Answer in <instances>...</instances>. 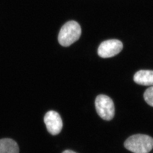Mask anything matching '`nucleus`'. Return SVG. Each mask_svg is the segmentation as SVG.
Wrapping results in <instances>:
<instances>
[{
  "label": "nucleus",
  "mask_w": 153,
  "mask_h": 153,
  "mask_svg": "<svg viewBox=\"0 0 153 153\" xmlns=\"http://www.w3.org/2000/svg\"><path fill=\"white\" fill-rule=\"evenodd\" d=\"M133 79L136 83L140 85L153 86V71H139L134 74Z\"/></svg>",
  "instance_id": "423d86ee"
},
{
  "label": "nucleus",
  "mask_w": 153,
  "mask_h": 153,
  "mask_svg": "<svg viewBox=\"0 0 153 153\" xmlns=\"http://www.w3.org/2000/svg\"><path fill=\"white\" fill-rule=\"evenodd\" d=\"M123 48L122 42L116 39L104 41L100 44L98 54L102 58H109L119 54Z\"/></svg>",
  "instance_id": "20e7f679"
},
{
  "label": "nucleus",
  "mask_w": 153,
  "mask_h": 153,
  "mask_svg": "<svg viewBox=\"0 0 153 153\" xmlns=\"http://www.w3.org/2000/svg\"><path fill=\"white\" fill-rule=\"evenodd\" d=\"M81 35V28L74 21L66 22L61 28L58 40L63 47H69L77 41Z\"/></svg>",
  "instance_id": "f03ea898"
},
{
  "label": "nucleus",
  "mask_w": 153,
  "mask_h": 153,
  "mask_svg": "<svg viewBox=\"0 0 153 153\" xmlns=\"http://www.w3.org/2000/svg\"><path fill=\"white\" fill-rule=\"evenodd\" d=\"M96 111L99 116L105 120H112L115 115V105L113 100L105 95H99L95 102Z\"/></svg>",
  "instance_id": "7ed1b4c3"
},
{
  "label": "nucleus",
  "mask_w": 153,
  "mask_h": 153,
  "mask_svg": "<svg viewBox=\"0 0 153 153\" xmlns=\"http://www.w3.org/2000/svg\"><path fill=\"white\" fill-rule=\"evenodd\" d=\"M62 153H75L73 151H71V150H65Z\"/></svg>",
  "instance_id": "1a4fd4ad"
},
{
  "label": "nucleus",
  "mask_w": 153,
  "mask_h": 153,
  "mask_svg": "<svg viewBox=\"0 0 153 153\" xmlns=\"http://www.w3.org/2000/svg\"><path fill=\"white\" fill-rule=\"evenodd\" d=\"M19 149L16 141L10 138L0 140V153H19Z\"/></svg>",
  "instance_id": "0eeeda50"
},
{
  "label": "nucleus",
  "mask_w": 153,
  "mask_h": 153,
  "mask_svg": "<svg viewBox=\"0 0 153 153\" xmlns=\"http://www.w3.org/2000/svg\"><path fill=\"white\" fill-rule=\"evenodd\" d=\"M125 148L134 153H149L153 148V138L148 135L138 134L129 137Z\"/></svg>",
  "instance_id": "f257e3e1"
},
{
  "label": "nucleus",
  "mask_w": 153,
  "mask_h": 153,
  "mask_svg": "<svg viewBox=\"0 0 153 153\" xmlns=\"http://www.w3.org/2000/svg\"><path fill=\"white\" fill-rule=\"evenodd\" d=\"M44 123L47 131L52 135H57L62 128V121L60 115L54 111H49L45 115Z\"/></svg>",
  "instance_id": "39448f33"
},
{
  "label": "nucleus",
  "mask_w": 153,
  "mask_h": 153,
  "mask_svg": "<svg viewBox=\"0 0 153 153\" xmlns=\"http://www.w3.org/2000/svg\"><path fill=\"white\" fill-rule=\"evenodd\" d=\"M143 97L146 102L150 106L153 107V86L148 88L145 91Z\"/></svg>",
  "instance_id": "6e6552de"
}]
</instances>
